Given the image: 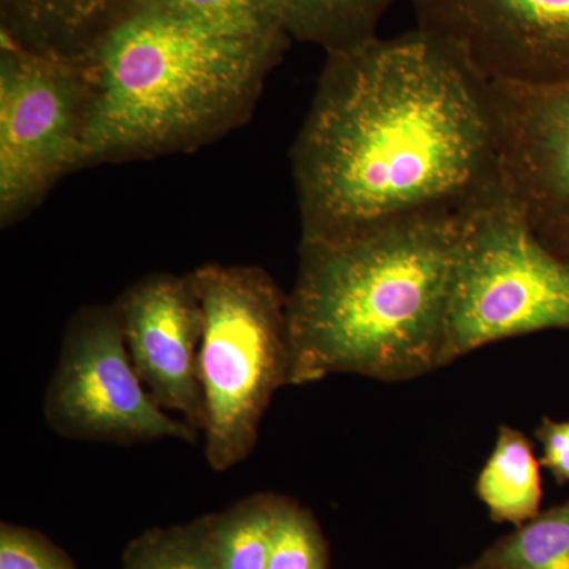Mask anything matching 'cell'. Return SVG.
<instances>
[{
    "label": "cell",
    "mask_w": 569,
    "mask_h": 569,
    "mask_svg": "<svg viewBox=\"0 0 569 569\" xmlns=\"http://www.w3.org/2000/svg\"><path fill=\"white\" fill-rule=\"evenodd\" d=\"M301 238H339L505 189L489 81L415 29L326 52L291 149Z\"/></svg>",
    "instance_id": "obj_1"
},
{
    "label": "cell",
    "mask_w": 569,
    "mask_h": 569,
    "mask_svg": "<svg viewBox=\"0 0 569 569\" xmlns=\"http://www.w3.org/2000/svg\"><path fill=\"white\" fill-rule=\"evenodd\" d=\"M466 208L429 209L299 241L288 295L290 387L331 376L417 380L441 369Z\"/></svg>",
    "instance_id": "obj_2"
},
{
    "label": "cell",
    "mask_w": 569,
    "mask_h": 569,
    "mask_svg": "<svg viewBox=\"0 0 569 569\" xmlns=\"http://www.w3.org/2000/svg\"><path fill=\"white\" fill-rule=\"evenodd\" d=\"M290 40L122 11L82 52L96 92L81 170L198 151L233 132L249 121Z\"/></svg>",
    "instance_id": "obj_3"
},
{
    "label": "cell",
    "mask_w": 569,
    "mask_h": 569,
    "mask_svg": "<svg viewBox=\"0 0 569 569\" xmlns=\"http://www.w3.org/2000/svg\"><path fill=\"white\" fill-rule=\"evenodd\" d=\"M190 277L204 316V455L222 473L249 458L276 392L290 387L288 295L260 266L211 263Z\"/></svg>",
    "instance_id": "obj_4"
},
{
    "label": "cell",
    "mask_w": 569,
    "mask_h": 569,
    "mask_svg": "<svg viewBox=\"0 0 569 569\" xmlns=\"http://www.w3.org/2000/svg\"><path fill=\"white\" fill-rule=\"evenodd\" d=\"M569 329V263L507 190L470 204L449 283L441 369L511 337Z\"/></svg>",
    "instance_id": "obj_5"
},
{
    "label": "cell",
    "mask_w": 569,
    "mask_h": 569,
    "mask_svg": "<svg viewBox=\"0 0 569 569\" xmlns=\"http://www.w3.org/2000/svg\"><path fill=\"white\" fill-rule=\"evenodd\" d=\"M84 54L32 50L0 33V223L36 211L67 174L81 170L93 107Z\"/></svg>",
    "instance_id": "obj_6"
},
{
    "label": "cell",
    "mask_w": 569,
    "mask_h": 569,
    "mask_svg": "<svg viewBox=\"0 0 569 569\" xmlns=\"http://www.w3.org/2000/svg\"><path fill=\"white\" fill-rule=\"evenodd\" d=\"M43 417L59 437L86 443L181 440L200 432L167 413L144 388L127 350L114 302L81 307L67 325Z\"/></svg>",
    "instance_id": "obj_7"
},
{
    "label": "cell",
    "mask_w": 569,
    "mask_h": 569,
    "mask_svg": "<svg viewBox=\"0 0 569 569\" xmlns=\"http://www.w3.org/2000/svg\"><path fill=\"white\" fill-rule=\"evenodd\" d=\"M418 28L452 41L488 81L569 80V0H413Z\"/></svg>",
    "instance_id": "obj_8"
},
{
    "label": "cell",
    "mask_w": 569,
    "mask_h": 569,
    "mask_svg": "<svg viewBox=\"0 0 569 569\" xmlns=\"http://www.w3.org/2000/svg\"><path fill=\"white\" fill-rule=\"evenodd\" d=\"M138 377L163 410L203 433L206 408L198 378L204 316L192 277H142L114 301Z\"/></svg>",
    "instance_id": "obj_9"
},
{
    "label": "cell",
    "mask_w": 569,
    "mask_h": 569,
    "mask_svg": "<svg viewBox=\"0 0 569 569\" xmlns=\"http://www.w3.org/2000/svg\"><path fill=\"white\" fill-rule=\"evenodd\" d=\"M489 92L505 190L533 227L569 212V80Z\"/></svg>",
    "instance_id": "obj_10"
},
{
    "label": "cell",
    "mask_w": 569,
    "mask_h": 569,
    "mask_svg": "<svg viewBox=\"0 0 569 569\" xmlns=\"http://www.w3.org/2000/svg\"><path fill=\"white\" fill-rule=\"evenodd\" d=\"M129 0H2V32L24 47L82 54L118 20Z\"/></svg>",
    "instance_id": "obj_11"
},
{
    "label": "cell",
    "mask_w": 569,
    "mask_h": 569,
    "mask_svg": "<svg viewBox=\"0 0 569 569\" xmlns=\"http://www.w3.org/2000/svg\"><path fill=\"white\" fill-rule=\"evenodd\" d=\"M541 462L529 438L501 425L475 492L496 523L520 527L541 512Z\"/></svg>",
    "instance_id": "obj_12"
},
{
    "label": "cell",
    "mask_w": 569,
    "mask_h": 569,
    "mask_svg": "<svg viewBox=\"0 0 569 569\" xmlns=\"http://www.w3.org/2000/svg\"><path fill=\"white\" fill-rule=\"evenodd\" d=\"M395 0H274L277 17L290 39L326 52L347 50L377 37Z\"/></svg>",
    "instance_id": "obj_13"
},
{
    "label": "cell",
    "mask_w": 569,
    "mask_h": 569,
    "mask_svg": "<svg viewBox=\"0 0 569 569\" xmlns=\"http://www.w3.org/2000/svg\"><path fill=\"white\" fill-rule=\"evenodd\" d=\"M282 497L254 493L209 516V541L219 569H268Z\"/></svg>",
    "instance_id": "obj_14"
},
{
    "label": "cell",
    "mask_w": 569,
    "mask_h": 569,
    "mask_svg": "<svg viewBox=\"0 0 569 569\" xmlns=\"http://www.w3.org/2000/svg\"><path fill=\"white\" fill-rule=\"evenodd\" d=\"M462 569H569V500L516 527Z\"/></svg>",
    "instance_id": "obj_15"
},
{
    "label": "cell",
    "mask_w": 569,
    "mask_h": 569,
    "mask_svg": "<svg viewBox=\"0 0 569 569\" xmlns=\"http://www.w3.org/2000/svg\"><path fill=\"white\" fill-rule=\"evenodd\" d=\"M126 10L149 11L238 36L287 33L274 0H129Z\"/></svg>",
    "instance_id": "obj_16"
},
{
    "label": "cell",
    "mask_w": 569,
    "mask_h": 569,
    "mask_svg": "<svg viewBox=\"0 0 569 569\" xmlns=\"http://www.w3.org/2000/svg\"><path fill=\"white\" fill-rule=\"evenodd\" d=\"M121 569H219L209 541V516L142 531L123 550Z\"/></svg>",
    "instance_id": "obj_17"
},
{
    "label": "cell",
    "mask_w": 569,
    "mask_h": 569,
    "mask_svg": "<svg viewBox=\"0 0 569 569\" xmlns=\"http://www.w3.org/2000/svg\"><path fill=\"white\" fill-rule=\"evenodd\" d=\"M268 569H328V548L312 512L282 497Z\"/></svg>",
    "instance_id": "obj_18"
},
{
    "label": "cell",
    "mask_w": 569,
    "mask_h": 569,
    "mask_svg": "<svg viewBox=\"0 0 569 569\" xmlns=\"http://www.w3.org/2000/svg\"><path fill=\"white\" fill-rule=\"evenodd\" d=\"M0 569H74L61 548L39 531L0 523Z\"/></svg>",
    "instance_id": "obj_19"
},
{
    "label": "cell",
    "mask_w": 569,
    "mask_h": 569,
    "mask_svg": "<svg viewBox=\"0 0 569 569\" xmlns=\"http://www.w3.org/2000/svg\"><path fill=\"white\" fill-rule=\"evenodd\" d=\"M535 437L541 455L539 462L550 477L556 479L557 485L569 482V421H553L548 417L541 419Z\"/></svg>",
    "instance_id": "obj_20"
},
{
    "label": "cell",
    "mask_w": 569,
    "mask_h": 569,
    "mask_svg": "<svg viewBox=\"0 0 569 569\" xmlns=\"http://www.w3.org/2000/svg\"><path fill=\"white\" fill-rule=\"evenodd\" d=\"M535 231L542 242L569 263V212L535 224Z\"/></svg>",
    "instance_id": "obj_21"
}]
</instances>
